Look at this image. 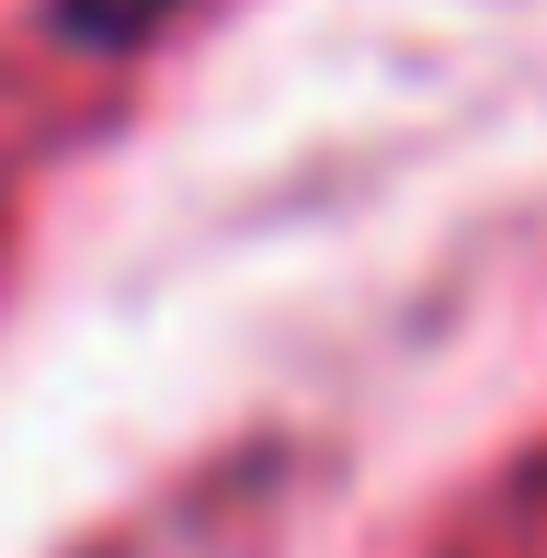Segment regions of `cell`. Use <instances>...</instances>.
<instances>
[{"label":"cell","instance_id":"1","mask_svg":"<svg viewBox=\"0 0 547 558\" xmlns=\"http://www.w3.org/2000/svg\"><path fill=\"white\" fill-rule=\"evenodd\" d=\"M194 0H58V35L69 46H92V58H126V46H148V35H171V23H183Z\"/></svg>","mask_w":547,"mask_h":558}]
</instances>
